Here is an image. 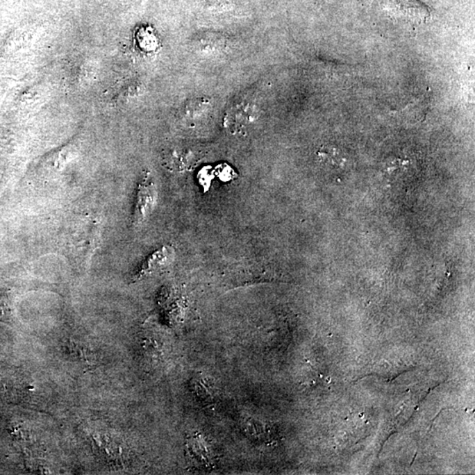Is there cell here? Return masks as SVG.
Instances as JSON below:
<instances>
[{"label": "cell", "mask_w": 475, "mask_h": 475, "mask_svg": "<svg viewBox=\"0 0 475 475\" xmlns=\"http://www.w3.org/2000/svg\"><path fill=\"white\" fill-rule=\"evenodd\" d=\"M176 256L174 249L171 246H164L161 249L154 251L150 256H148L135 274L134 278L140 280L144 276L151 275L158 270L167 268L170 265Z\"/></svg>", "instance_id": "4"}, {"label": "cell", "mask_w": 475, "mask_h": 475, "mask_svg": "<svg viewBox=\"0 0 475 475\" xmlns=\"http://www.w3.org/2000/svg\"><path fill=\"white\" fill-rule=\"evenodd\" d=\"M158 189L150 172H144L138 183L132 224L140 228L153 215L158 203Z\"/></svg>", "instance_id": "1"}, {"label": "cell", "mask_w": 475, "mask_h": 475, "mask_svg": "<svg viewBox=\"0 0 475 475\" xmlns=\"http://www.w3.org/2000/svg\"><path fill=\"white\" fill-rule=\"evenodd\" d=\"M259 117V110L255 102L242 101L231 106L224 119V127L233 133L245 131L255 123Z\"/></svg>", "instance_id": "2"}, {"label": "cell", "mask_w": 475, "mask_h": 475, "mask_svg": "<svg viewBox=\"0 0 475 475\" xmlns=\"http://www.w3.org/2000/svg\"><path fill=\"white\" fill-rule=\"evenodd\" d=\"M319 157L323 162L331 165L333 167H340L344 162L338 149L333 147H323L319 151Z\"/></svg>", "instance_id": "6"}, {"label": "cell", "mask_w": 475, "mask_h": 475, "mask_svg": "<svg viewBox=\"0 0 475 475\" xmlns=\"http://www.w3.org/2000/svg\"><path fill=\"white\" fill-rule=\"evenodd\" d=\"M392 15L406 21L420 24L431 16L430 8L419 0H385Z\"/></svg>", "instance_id": "3"}, {"label": "cell", "mask_w": 475, "mask_h": 475, "mask_svg": "<svg viewBox=\"0 0 475 475\" xmlns=\"http://www.w3.org/2000/svg\"><path fill=\"white\" fill-rule=\"evenodd\" d=\"M211 103L209 99L198 97L191 99L184 104L181 110L183 120L187 122L188 126L203 121L210 113Z\"/></svg>", "instance_id": "5"}]
</instances>
